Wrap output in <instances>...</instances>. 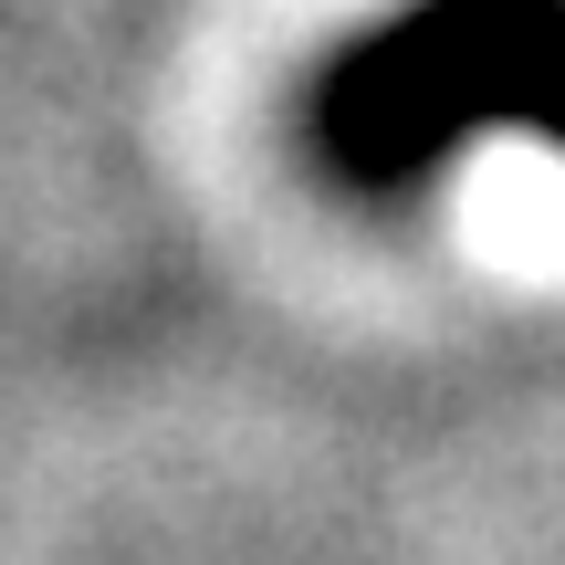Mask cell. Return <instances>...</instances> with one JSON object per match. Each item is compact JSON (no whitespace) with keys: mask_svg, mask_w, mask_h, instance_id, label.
I'll use <instances>...</instances> for the list:
<instances>
[{"mask_svg":"<svg viewBox=\"0 0 565 565\" xmlns=\"http://www.w3.org/2000/svg\"><path fill=\"white\" fill-rule=\"evenodd\" d=\"M503 126L565 147V0H398L303 84V147L356 200L429 189Z\"/></svg>","mask_w":565,"mask_h":565,"instance_id":"6da1fadb","label":"cell"}]
</instances>
